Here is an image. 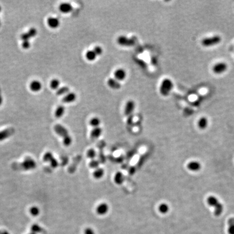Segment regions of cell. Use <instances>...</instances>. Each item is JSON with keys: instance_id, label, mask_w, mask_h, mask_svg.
Returning a JSON list of instances; mask_svg holds the SVG:
<instances>
[{"instance_id": "cell-1", "label": "cell", "mask_w": 234, "mask_h": 234, "mask_svg": "<svg viewBox=\"0 0 234 234\" xmlns=\"http://www.w3.org/2000/svg\"><path fill=\"white\" fill-rule=\"evenodd\" d=\"M12 166L13 169L15 170L29 171L35 169L36 163L33 158L30 157H27L22 163H14Z\"/></svg>"}, {"instance_id": "cell-2", "label": "cell", "mask_w": 234, "mask_h": 234, "mask_svg": "<svg viewBox=\"0 0 234 234\" xmlns=\"http://www.w3.org/2000/svg\"><path fill=\"white\" fill-rule=\"evenodd\" d=\"M207 203L214 208V214L216 216H220L223 211V205L218 199L214 196H210L207 199Z\"/></svg>"}, {"instance_id": "cell-3", "label": "cell", "mask_w": 234, "mask_h": 234, "mask_svg": "<svg viewBox=\"0 0 234 234\" xmlns=\"http://www.w3.org/2000/svg\"><path fill=\"white\" fill-rule=\"evenodd\" d=\"M174 87V84L168 78L164 79L161 83L159 91L161 94L163 96H168L171 92V90Z\"/></svg>"}, {"instance_id": "cell-4", "label": "cell", "mask_w": 234, "mask_h": 234, "mask_svg": "<svg viewBox=\"0 0 234 234\" xmlns=\"http://www.w3.org/2000/svg\"><path fill=\"white\" fill-rule=\"evenodd\" d=\"M222 40L220 36L219 35H215L204 38L202 40L201 44L204 47L214 46L220 44Z\"/></svg>"}, {"instance_id": "cell-5", "label": "cell", "mask_w": 234, "mask_h": 234, "mask_svg": "<svg viewBox=\"0 0 234 234\" xmlns=\"http://www.w3.org/2000/svg\"><path fill=\"white\" fill-rule=\"evenodd\" d=\"M117 42L120 46L125 47L133 46L135 45L134 38H129L125 36L121 35L117 38Z\"/></svg>"}, {"instance_id": "cell-6", "label": "cell", "mask_w": 234, "mask_h": 234, "mask_svg": "<svg viewBox=\"0 0 234 234\" xmlns=\"http://www.w3.org/2000/svg\"><path fill=\"white\" fill-rule=\"evenodd\" d=\"M43 159L45 162H49L53 168H56L59 165V163L57 160L55 159L53 154L50 152H47L45 154Z\"/></svg>"}, {"instance_id": "cell-7", "label": "cell", "mask_w": 234, "mask_h": 234, "mask_svg": "<svg viewBox=\"0 0 234 234\" xmlns=\"http://www.w3.org/2000/svg\"><path fill=\"white\" fill-rule=\"evenodd\" d=\"M227 68H228L227 64L226 63L221 62V63H217L212 68V70L215 73L220 74L225 72L226 71Z\"/></svg>"}, {"instance_id": "cell-8", "label": "cell", "mask_w": 234, "mask_h": 234, "mask_svg": "<svg viewBox=\"0 0 234 234\" xmlns=\"http://www.w3.org/2000/svg\"><path fill=\"white\" fill-rule=\"evenodd\" d=\"M54 129L55 132L57 134V135L63 137V138L69 135L67 129L62 125L60 124L56 125L55 126Z\"/></svg>"}, {"instance_id": "cell-9", "label": "cell", "mask_w": 234, "mask_h": 234, "mask_svg": "<svg viewBox=\"0 0 234 234\" xmlns=\"http://www.w3.org/2000/svg\"><path fill=\"white\" fill-rule=\"evenodd\" d=\"M15 133V130L13 128H7L3 131H0V142L11 137Z\"/></svg>"}, {"instance_id": "cell-10", "label": "cell", "mask_w": 234, "mask_h": 234, "mask_svg": "<svg viewBox=\"0 0 234 234\" xmlns=\"http://www.w3.org/2000/svg\"><path fill=\"white\" fill-rule=\"evenodd\" d=\"M135 108V103L133 100H129L126 103L124 109V114L126 116L131 115Z\"/></svg>"}, {"instance_id": "cell-11", "label": "cell", "mask_w": 234, "mask_h": 234, "mask_svg": "<svg viewBox=\"0 0 234 234\" xmlns=\"http://www.w3.org/2000/svg\"><path fill=\"white\" fill-rule=\"evenodd\" d=\"M114 76L118 82L123 81L126 77V72L123 68H118L114 72Z\"/></svg>"}, {"instance_id": "cell-12", "label": "cell", "mask_w": 234, "mask_h": 234, "mask_svg": "<svg viewBox=\"0 0 234 234\" xmlns=\"http://www.w3.org/2000/svg\"><path fill=\"white\" fill-rule=\"evenodd\" d=\"M201 164L198 161H191L187 165L188 170L192 172L199 171L201 169Z\"/></svg>"}, {"instance_id": "cell-13", "label": "cell", "mask_w": 234, "mask_h": 234, "mask_svg": "<svg viewBox=\"0 0 234 234\" xmlns=\"http://www.w3.org/2000/svg\"><path fill=\"white\" fill-rule=\"evenodd\" d=\"M59 9L63 14H68L73 11V8L71 3L64 2L60 4L59 7Z\"/></svg>"}, {"instance_id": "cell-14", "label": "cell", "mask_w": 234, "mask_h": 234, "mask_svg": "<svg viewBox=\"0 0 234 234\" xmlns=\"http://www.w3.org/2000/svg\"><path fill=\"white\" fill-rule=\"evenodd\" d=\"M47 24L52 29H57L60 26V20L57 17H49L47 19Z\"/></svg>"}, {"instance_id": "cell-15", "label": "cell", "mask_w": 234, "mask_h": 234, "mask_svg": "<svg viewBox=\"0 0 234 234\" xmlns=\"http://www.w3.org/2000/svg\"><path fill=\"white\" fill-rule=\"evenodd\" d=\"M109 210V205L106 204V203H102L98 205L96 209V211L98 215H104L107 213Z\"/></svg>"}, {"instance_id": "cell-16", "label": "cell", "mask_w": 234, "mask_h": 234, "mask_svg": "<svg viewBox=\"0 0 234 234\" xmlns=\"http://www.w3.org/2000/svg\"><path fill=\"white\" fill-rule=\"evenodd\" d=\"M76 99V94L75 93L69 92L66 95L63 96V97L62 99V101L63 103H71L75 101Z\"/></svg>"}, {"instance_id": "cell-17", "label": "cell", "mask_w": 234, "mask_h": 234, "mask_svg": "<svg viewBox=\"0 0 234 234\" xmlns=\"http://www.w3.org/2000/svg\"><path fill=\"white\" fill-rule=\"evenodd\" d=\"M107 84L109 87L113 90H119L121 88V84L119 82L114 78H111L108 79Z\"/></svg>"}, {"instance_id": "cell-18", "label": "cell", "mask_w": 234, "mask_h": 234, "mask_svg": "<svg viewBox=\"0 0 234 234\" xmlns=\"http://www.w3.org/2000/svg\"><path fill=\"white\" fill-rule=\"evenodd\" d=\"M42 85L41 82L38 80H33L30 82L29 88L32 91L34 92H39L42 89Z\"/></svg>"}, {"instance_id": "cell-19", "label": "cell", "mask_w": 234, "mask_h": 234, "mask_svg": "<svg viewBox=\"0 0 234 234\" xmlns=\"http://www.w3.org/2000/svg\"><path fill=\"white\" fill-rule=\"evenodd\" d=\"M65 112V107L63 105L58 106L55 111V116L57 118H60L63 117Z\"/></svg>"}, {"instance_id": "cell-20", "label": "cell", "mask_w": 234, "mask_h": 234, "mask_svg": "<svg viewBox=\"0 0 234 234\" xmlns=\"http://www.w3.org/2000/svg\"><path fill=\"white\" fill-rule=\"evenodd\" d=\"M102 134V129L100 127L93 128L91 132V136L94 139H97Z\"/></svg>"}, {"instance_id": "cell-21", "label": "cell", "mask_w": 234, "mask_h": 234, "mask_svg": "<svg viewBox=\"0 0 234 234\" xmlns=\"http://www.w3.org/2000/svg\"><path fill=\"white\" fill-rule=\"evenodd\" d=\"M114 182L117 184L118 185L122 184L124 180V177L123 174L120 172H117L114 176Z\"/></svg>"}, {"instance_id": "cell-22", "label": "cell", "mask_w": 234, "mask_h": 234, "mask_svg": "<svg viewBox=\"0 0 234 234\" xmlns=\"http://www.w3.org/2000/svg\"><path fill=\"white\" fill-rule=\"evenodd\" d=\"M208 120L205 117H202L199 119L198 122V126L199 128L201 129H205L208 125Z\"/></svg>"}, {"instance_id": "cell-23", "label": "cell", "mask_w": 234, "mask_h": 234, "mask_svg": "<svg viewBox=\"0 0 234 234\" xmlns=\"http://www.w3.org/2000/svg\"><path fill=\"white\" fill-rule=\"evenodd\" d=\"M93 175L95 179H100L104 175V170L102 168H98L97 169H95V170L93 172Z\"/></svg>"}, {"instance_id": "cell-24", "label": "cell", "mask_w": 234, "mask_h": 234, "mask_svg": "<svg viewBox=\"0 0 234 234\" xmlns=\"http://www.w3.org/2000/svg\"><path fill=\"white\" fill-rule=\"evenodd\" d=\"M69 92V87L67 86H63V87H59V88L57 90L56 94L58 96H61V95L65 96Z\"/></svg>"}, {"instance_id": "cell-25", "label": "cell", "mask_w": 234, "mask_h": 234, "mask_svg": "<svg viewBox=\"0 0 234 234\" xmlns=\"http://www.w3.org/2000/svg\"><path fill=\"white\" fill-rule=\"evenodd\" d=\"M85 57H86V58L88 61H93L95 60L97 55H96V54H95L93 50H88L86 53Z\"/></svg>"}, {"instance_id": "cell-26", "label": "cell", "mask_w": 234, "mask_h": 234, "mask_svg": "<svg viewBox=\"0 0 234 234\" xmlns=\"http://www.w3.org/2000/svg\"><path fill=\"white\" fill-rule=\"evenodd\" d=\"M158 210L162 214H166L169 211V205L166 203H162L158 207Z\"/></svg>"}, {"instance_id": "cell-27", "label": "cell", "mask_w": 234, "mask_h": 234, "mask_svg": "<svg viewBox=\"0 0 234 234\" xmlns=\"http://www.w3.org/2000/svg\"><path fill=\"white\" fill-rule=\"evenodd\" d=\"M60 85V80L57 79H54L50 82V87L52 90H57L59 88Z\"/></svg>"}, {"instance_id": "cell-28", "label": "cell", "mask_w": 234, "mask_h": 234, "mask_svg": "<svg viewBox=\"0 0 234 234\" xmlns=\"http://www.w3.org/2000/svg\"><path fill=\"white\" fill-rule=\"evenodd\" d=\"M100 123L101 122L100 119L98 118L97 117L93 118L90 121V125L92 126V127H93V128L99 127Z\"/></svg>"}, {"instance_id": "cell-29", "label": "cell", "mask_w": 234, "mask_h": 234, "mask_svg": "<svg viewBox=\"0 0 234 234\" xmlns=\"http://www.w3.org/2000/svg\"><path fill=\"white\" fill-rule=\"evenodd\" d=\"M228 234H234V218H230L228 221Z\"/></svg>"}, {"instance_id": "cell-30", "label": "cell", "mask_w": 234, "mask_h": 234, "mask_svg": "<svg viewBox=\"0 0 234 234\" xmlns=\"http://www.w3.org/2000/svg\"><path fill=\"white\" fill-rule=\"evenodd\" d=\"M72 143V138L69 134L63 138V143L66 146H70Z\"/></svg>"}, {"instance_id": "cell-31", "label": "cell", "mask_w": 234, "mask_h": 234, "mask_svg": "<svg viewBox=\"0 0 234 234\" xmlns=\"http://www.w3.org/2000/svg\"><path fill=\"white\" fill-rule=\"evenodd\" d=\"M96 155H97L96 151L94 149H90L87 152V157L91 159L92 160L94 159V158L96 157Z\"/></svg>"}, {"instance_id": "cell-32", "label": "cell", "mask_w": 234, "mask_h": 234, "mask_svg": "<svg viewBox=\"0 0 234 234\" xmlns=\"http://www.w3.org/2000/svg\"><path fill=\"white\" fill-rule=\"evenodd\" d=\"M99 164H100V162L98 160H96V159H92V161L90 162L89 165H90V166L91 168L96 169L99 168Z\"/></svg>"}, {"instance_id": "cell-33", "label": "cell", "mask_w": 234, "mask_h": 234, "mask_svg": "<svg viewBox=\"0 0 234 234\" xmlns=\"http://www.w3.org/2000/svg\"><path fill=\"white\" fill-rule=\"evenodd\" d=\"M29 211L30 213L34 216H38L40 213V209H38V208L35 206H34V207H31L30 208V210H29Z\"/></svg>"}, {"instance_id": "cell-34", "label": "cell", "mask_w": 234, "mask_h": 234, "mask_svg": "<svg viewBox=\"0 0 234 234\" xmlns=\"http://www.w3.org/2000/svg\"><path fill=\"white\" fill-rule=\"evenodd\" d=\"M27 33L30 36V38H32L37 35L38 31L35 28L32 27L29 29Z\"/></svg>"}, {"instance_id": "cell-35", "label": "cell", "mask_w": 234, "mask_h": 234, "mask_svg": "<svg viewBox=\"0 0 234 234\" xmlns=\"http://www.w3.org/2000/svg\"><path fill=\"white\" fill-rule=\"evenodd\" d=\"M93 51L94 52V53H95L97 56L102 54V53L103 52V48L100 46H97L94 47V48L93 49Z\"/></svg>"}, {"instance_id": "cell-36", "label": "cell", "mask_w": 234, "mask_h": 234, "mask_svg": "<svg viewBox=\"0 0 234 234\" xmlns=\"http://www.w3.org/2000/svg\"><path fill=\"white\" fill-rule=\"evenodd\" d=\"M23 48L25 49H29L30 47V43L29 40H25L23 41L22 44Z\"/></svg>"}, {"instance_id": "cell-37", "label": "cell", "mask_w": 234, "mask_h": 234, "mask_svg": "<svg viewBox=\"0 0 234 234\" xmlns=\"http://www.w3.org/2000/svg\"><path fill=\"white\" fill-rule=\"evenodd\" d=\"M20 38L22 40V41H25V40H30V36L27 33H22V34L20 36Z\"/></svg>"}, {"instance_id": "cell-38", "label": "cell", "mask_w": 234, "mask_h": 234, "mask_svg": "<svg viewBox=\"0 0 234 234\" xmlns=\"http://www.w3.org/2000/svg\"><path fill=\"white\" fill-rule=\"evenodd\" d=\"M85 234H95V232L91 228H87L85 230Z\"/></svg>"}, {"instance_id": "cell-39", "label": "cell", "mask_w": 234, "mask_h": 234, "mask_svg": "<svg viewBox=\"0 0 234 234\" xmlns=\"http://www.w3.org/2000/svg\"><path fill=\"white\" fill-rule=\"evenodd\" d=\"M3 97L2 95L0 94V106L2 105V104L3 103Z\"/></svg>"}, {"instance_id": "cell-40", "label": "cell", "mask_w": 234, "mask_h": 234, "mask_svg": "<svg viewBox=\"0 0 234 234\" xmlns=\"http://www.w3.org/2000/svg\"><path fill=\"white\" fill-rule=\"evenodd\" d=\"M1 11H2V7H1V6H0V13L1 12Z\"/></svg>"}, {"instance_id": "cell-41", "label": "cell", "mask_w": 234, "mask_h": 234, "mask_svg": "<svg viewBox=\"0 0 234 234\" xmlns=\"http://www.w3.org/2000/svg\"><path fill=\"white\" fill-rule=\"evenodd\" d=\"M1 20H0V27H1Z\"/></svg>"}]
</instances>
